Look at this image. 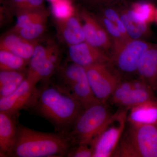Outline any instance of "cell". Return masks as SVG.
Masks as SVG:
<instances>
[{
  "label": "cell",
  "instance_id": "cell-1",
  "mask_svg": "<svg viewBox=\"0 0 157 157\" xmlns=\"http://www.w3.org/2000/svg\"><path fill=\"white\" fill-rule=\"evenodd\" d=\"M83 109L76 99L47 82L38 88L36 100L29 110L48 121L56 132L67 134Z\"/></svg>",
  "mask_w": 157,
  "mask_h": 157
},
{
  "label": "cell",
  "instance_id": "cell-2",
  "mask_svg": "<svg viewBox=\"0 0 157 157\" xmlns=\"http://www.w3.org/2000/svg\"><path fill=\"white\" fill-rule=\"evenodd\" d=\"M72 145L66 133L39 132L19 124L7 157H67Z\"/></svg>",
  "mask_w": 157,
  "mask_h": 157
},
{
  "label": "cell",
  "instance_id": "cell-3",
  "mask_svg": "<svg viewBox=\"0 0 157 157\" xmlns=\"http://www.w3.org/2000/svg\"><path fill=\"white\" fill-rule=\"evenodd\" d=\"M113 157H157V124L128 121Z\"/></svg>",
  "mask_w": 157,
  "mask_h": 157
},
{
  "label": "cell",
  "instance_id": "cell-4",
  "mask_svg": "<svg viewBox=\"0 0 157 157\" xmlns=\"http://www.w3.org/2000/svg\"><path fill=\"white\" fill-rule=\"evenodd\" d=\"M113 114L107 102H99L83 109L67 133L73 145L82 144L94 145Z\"/></svg>",
  "mask_w": 157,
  "mask_h": 157
},
{
  "label": "cell",
  "instance_id": "cell-5",
  "mask_svg": "<svg viewBox=\"0 0 157 157\" xmlns=\"http://www.w3.org/2000/svg\"><path fill=\"white\" fill-rule=\"evenodd\" d=\"M57 70L59 81L54 84L76 99L83 109L100 102L92 91L84 67L72 62Z\"/></svg>",
  "mask_w": 157,
  "mask_h": 157
},
{
  "label": "cell",
  "instance_id": "cell-6",
  "mask_svg": "<svg viewBox=\"0 0 157 157\" xmlns=\"http://www.w3.org/2000/svg\"><path fill=\"white\" fill-rule=\"evenodd\" d=\"M154 44L140 39L113 42L108 65L120 77L137 74L139 63Z\"/></svg>",
  "mask_w": 157,
  "mask_h": 157
},
{
  "label": "cell",
  "instance_id": "cell-7",
  "mask_svg": "<svg viewBox=\"0 0 157 157\" xmlns=\"http://www.w3.org/2000/svg\"><path fill=\"white\" fill-rule=\"evenodd\" d=\"M129 109L121 108L109 118L94 144V157L113 156L125 128Z\"/></svg>",
  "mask_w": 157,
  "mask_h": 157
},
{
  "label": "cell",
  "instance_id": "cell-8",
  "mask_svg": "<svg viewBox=\"0 0 157 157\" xmlns=\"http://www.w3.org/2000/svg\"><path fill=\"white\" fill-rule=\"evenodd\" d=\"M84 68L95 97L100 103H107L121 78L107 64H94Z\"/></svg>",
  "mask_w": 157,
  "mask_h": 157
},
{
  "label": "cell",
  "instance_id": "cell-9",
  "mask_svg": "<svg viewBox=\"0 0 157 157\" xmlns=\"http://www.w3.org/2000/svg\"><path fill=\"white\" fill-rule=\"evenodd\" d=\"M37 83L26 76L15 91L8 97L0 98V111L19 116L22 109H29L36 100Z\"/></svg>",
  "mask_w": 157,
  "mask_h": 157
},
{
  "label": "cell",
  "instance_id": "cell-10",
  "mask_svg": "<svg viewBox=\"0 0 157 157\" xmlns=\"http://www.w3.org/2000/svg\"><path fill=\"white\" fill-rule=\"evenodd\" d=\"M48 54V46L45 47L37 44L29 60L27 76L37 83L40 81L48 82V79L59 68L51 60Z\"/></svg>",
  "mask_w": 157,
  "mask_h": 157
},
{
  "label": "cell",
  "instance_id": "cell-11",
  "mask_svg": "<svg viewBox=\"0 0 157 157\" xmlns=\"http://www.w3.org/2000/svg\"><path fill=\"white\" fill-rule=\"evenodd\" d=\"M79 16L82 22L85 42L103 51L113 49V41L97 17L85 10H82Z\"/></svg>",
  "mask_w": 157,
  "mask_h": 157
},
{
  "label": "cell",
  "instance_id": "cell-12",
  "mask_svg": "<svg viewBox=\"0 0 157 157\" xmlns=\"http://www.w3.org/2000/svg\"><path fill=\"white\" fill-rule=\"evenodd\" d=\"M69 56L71 61L83 67L97 63L108 64L110 57L104 51L86 42L69 46Z\"/></svg>",
  "mask_w": 157,
  "mask_h": 157
},
{
  "label": "cell",
  "instance_id": "cell-13",
  "mask_svg": "<svg viewBox=\"0 0 157 157\" xmlns=\"http://www.w3.org/2000/svg\"><path fill=\"white\" fill-rule=\"evenodd\" d=\"M19 116L0 111V157H7L14 144Z\"/></svg>",
  "mask_w": 157,
  "mask_h": 157
},
{
  "label": "cell",
  "instance_id": "cell-14",
  "mask_svg": "<svg viewBox=\"0 0 157 157\" xmlns=\"http://www.w3.org/2000/svg\"><path fill=\"white\" fill-rule=\"evenodd\" d=\"M56 22L59 36L69 46L85 41L82 24L76 13L64 19L56 18Z\"/></svg>",
  "mask_w": 157,
  "mask_h": 157
},
{
  "label": "cell",
  "instance_id": "cell-15",
  "mask_svg": "<svg viewBox=\"0 0 157 157\" xmlns=\"http://www.w3.org/2000/svg\"><path fill=\"white\" fill-rule=\"evenodd\" d=\"M37 44L35 41L26 40L18 34L9 32L1 39L0 50L7 51L29 61Z\"/></svg>",
  "mask_w": 157,
  "mask_h": 157
},
{
  "label": "cell",
  "instance_id": "cell-16",
  "mask_svg": "<svg viewBox=\"0 0 157 157\" xmlns=\"http://www.w3.org/2000/svg\"><path fill=\"white\" fill-rule=\"evenodd\" d=\"M138 78L154 91L157 90V44L147 51L140 60L137 70Z\"/></svg>",
  "mask_w": 157,
  "mask_h": 157
},
{
  "label": "cell",
  "instance_id": "cell-17",
  "mask_svg": "<svg viewBox=\"0 0 157 157\" xmlns=\"http://www.w3.org/2000/svg\"><path fill=\"white\" fill-rule=\"evenodd\" d=\"M134 87L120 107L130 108L156 99L154 90L150 86L139 78L133 79Z\"/></svg>",
  "mask_w": 157,
  "mask_h": 157
},
{
  "label": "cell",
  "instance_id": "cell-18",
  "mask_svg": "<svg viewBox=\"0 0 157 157\" xmlns=\"http://www.w3.org/2000/svg\"><path fill=\"white\" fill-rule=\"evenodd\" d=\"M127 121L142 124H157V100L149 101L129 109Z\"/></svg>",
  "mask_w": 157,
  "mask_h": 157
},
{
  "label": "cell",
  "instance_id": "cell-19",
  "mask_svg": "<svg viewBox=\"0 0 157 157\" xmlns=\"http://www.w3.org/2000/svg\"><path fill=\"white\" fill-rule=\"evenodd\" d=\"M27 71H1L0 98L8 97L15 91L26 77Z\"/></svg>",
  "mask_w": 157,
  "mask_h": 157
},
{
  "label": "cell",
  "instance_id": "cell-20",
  "mask_svg": "<svg viewBox=\"0 0 157 157\" xmlns=\"http://www.w3.org/2000/svg\"><path fill=\"white\" fill-rule=\"evenodd\" d=\"M16 22L10 33H15L23 28L39 21H47L48 11L45 9L15 11Z\"/></svg>",
  "mask_w": 157,
  "mask_h": 157
},
{
  "label": "cell",
  "instance_id": "cell-21",
  "mask_svg": "<svg viewBox=\"0 0 157 157\" xmlns=\"http://www.w3.org/2000/svg\"><path fill=\"white\" fill-rule=\"evenodd\" d=\"M156 9L151 3H137L132 5V9L126 12L129 17L135 22L149 24L155 21Z\"/></svg>",
  "mask_w": 157,
  "mask_h": 157
},
{
  "label": "cell",
  "instance_id": "cell-22",
  "mask_svg": "<svg viewBox=\"0 0 157 157\" xmlns=\"http://www.w3.org/2000/svg\"><path fill=\"white\" fill-rule=\"evenodd\" d=\"M29 61L4 50H0L1 71H26Z\"/></svg>",
  "mask_w": 157,
  "mask_h": 157
},
{
  "label": "cell",
  "instance_id": "cell-23",
  "mask_svg": "<svg viewBox=\"0 0 157 157\" xmlns=\"http://www.w3.org/2000/svg\"><path fill=\"white\" fill-rule=\"evenodd\" d=\"M120 16L125 27L128 36L131 39H140L150 33L148 24L138 23L129 17L126 11L119 12Z\"/></svg>",
  "mask_w": 157,
  "mask_h": 157
},
{
  "label": "cell",
  "instance_id": "cell-24",
  "mask_svg": "<svg viewBox=\"0 0 157 157\" xmlns=\"http://www.w3.org/2000/svg\"><path fill=\"white\" fill-rule=\"evenodd\" d=\"M51 7L56 19H64L76 13L70 0H55L51 2Z\"/></svg>",
  "mask_w": 157,
  "mask_h": 157
},
{
  "label": "cell",
  "instance_id": "cell-25",
  "mask_svg": "<svg viewBox=\"0 0 157 157\" xmlns=\"http://www.w3.org/2000/svg\"><path fill=\"white\" fill-rule=\"evenodd\" d=\"M47 21L35 23L20 29L14 33L18 34L26 40L35 41L44 33L46 29Z\"/></svg>",
  "mask_w": 157,
  "mask_h": 157
},
{
  "label": "cell",
  "instance_id": "cell-26",
  "mask_svg": "<svg viewBox=\"0 0 157 157\" xmlns=\"http://www.w3.org/2000/svg\"><path fill=\"white\" fill-rule=\"evenodd\" d=\"M44 0H6V5L14 11L44 9Z\"/></svg>",
  "mask_w": 157,
  "mask_h": 157
},
{
  "label": "cell",
  "instance_id": "cell-27",
  "mask_svg": "<svg viewBox=\"0 0 157 157\" xmlns=\"http://www.w3.org/2000/svg\"><path fill=\"white\" fill-rule=\"evenodd\" d=\"M94 145L91 144H82L72 145L67 157H94Z\"/></svg>",
  "mask_w": 157,
  "mask_h": 157
},
{
  "label": "cell",
  "instance_id": "cell-28",
  "mask_svg": "<svg viewBox=\"0 0 157 157\" xmlns=\"http://www.w3.org/2000/svg\"><path fill=\"white\" fill-rule=\"evenodd\" d=\"M104 28L107 31L113 42L126 41L118 29L117 27L114 23L107 19L104 16H100L97 17Z\"/></svg>",
  "mask_w": 157,
  "mask_h": 157
},
{
  "label": "cell",
  "instance_id": "cell-29",
  "mask_svg": "<svg viewBox=\"0 0 157 157\" xmlns=\"http://www.w3.org/2000/svg\"><path fill=\"white\" fill-rule=\"evenodd\" d=\"M102 12L103 16L114 24L120 18L119 12H118L113 8L107 7L104 8L102 10Z\"/></svg>",
  "mask_w": 157,
  "mask_h": 157
},
{
  "label": "cell",
  "instance_id": "cell-30",
  "mask_svg": "<svg viewBox=\"0 0 157 157\" xmlns=\"http://www.w3.org/2000/svg\"><path fill=\"white\" fill-rule=\"evenodd\" d=\"M120 1V0H99L97 2L106 3V4L107 3H107L114 2H117V1Z\"/></svg>",
  "mask_w": 157,
  "mask_h": 157
},
{
  "label": "cell",
  "instance_id": "cell-31",
  "mask_svg": "<svg viewBox=\"0 0 157 157\" xmlns=\"http://www.w3.org/2000/svg\"><path fill=\"white\" fill-rule=\"evenodd\" d=\"M157 24V9H156L155 14V21Z\"/></svg>",
  "mask_w": 157,
  "mask_h": 157
},
{
  "label": "cell",
  "instance_id": "cell-32",
  "mask_svg": "<svg viewBox=\"0 0 157 157\" xmlns=\"http://www.w3.org/2000/svg\"><path fill=\"white\" fill-rule=\"evenodd\" d=\"M49 1L51 2H53V1H55V0H49Z\"/></svg>",
  "mask_w": 157,
  "mask_h": 157
},
{
  "label": "cell",
  "instance_id": "cell-33",
  "mask_svg": "<svg viewBox=\"0 0 157 157\" xmlns=\"http://www.w3.org/2000/svg\"><path fill=\"white\" fill-rule=\"evenodd\" d=\"M89 1H92V2H94L95 1H96V0H89Z\"/></svg>",
  "mask_w": 157,
  "mask_h": 157
}]
</instances>
